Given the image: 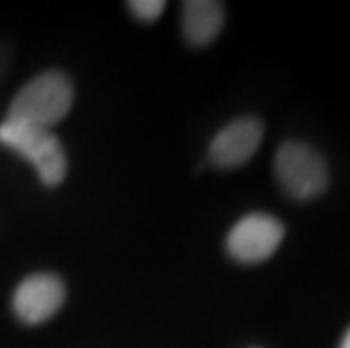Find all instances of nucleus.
Masks as SVG:
<instances>
[{
	"label": "nucleus",
	"mask_w": 350,
	"mask_h": 348,
	"mask_svg": "<svg viewBox=\"0 0 350 348\" xmlns=\"http://www.w3.org/2000/svg\"><path fill=\"white\" fill-rule=\"evenodd\" d=\"M278 186L296 202L321 197L330 186V168L323 154L303 140H285L273 159Z\"/></svg>",
	"instance_id": "obj_3"
},
{
	"label": "nucleus",
	"mask_w": 350,
	"mask_h": 348,
	"mask_svg": "<svg viewBox=\"0 0 350 348\" xmlns=\"http://www.w3.org/2000/svg\"><path fill=\"white\" fill-rule=\"evenodd\" d=\"M265 136V124L253 116L235 118L224 129H219L208 147V161L219 170H233L244 165L258 152Z\"/></svg>",
	"instance_id": "obj_5"
},
{
	"label": "nucleus",
	"mask_w": 350,
	"mask_h": 348,
	"mask_svg": "<svg viewBox=\"0 0 350 348\" xmlns=\"http://www.w3.org/2000/svg\"><path fill=\"white\" fill-rule=\"evenodd\" d=\"M126 7L143 23H154L165 12V3L163 0H131V3H126Z\"/></svg>",
	"instance_id": "obj_8"
},
{
	"label": "nucleus",
	"mask_w": 350,
	"mask_h": 348,
	"mask_svg": "<svg viewBox=\"0 0 350 348\" xmlns=\"http://www.w3.org/2000/svg\"><path fill=\"white\" fill-rule=\"evenodd\" d=\"M224 5L213 0H188L183 3V36L190 46L206 48L217 39L224 27Z\"/></svg>",
	"instance_id": "obj_7"
},
{
	"label": "nucleus",
	"mask_w": 350,
	"mask_h": 348,
	"mask_svg": "<svg viewBox=\"0 0 350 348\" xmlns=\"http://www.w3.org/2000/svg\"><path fill=\"white\" fill-rule=\"evenodd\" d=\"M72 100H75V88L70 77L62 70H46L29 79L14 95L7 118L41 129H52L70 113Z\"/></svg>",
	"instance_id": "obj_1"
},
{
	"label": "nucleus",
	"mask_w": 350,
	"mask_h": 348,
	"mask_svg": "<svg viewBox=\"0 0 350 348\" xmlns=\"http://www.w3.org/2000/svg\"><path fill=\"white\" fill-rule=\"evenodd\" d=\"M339 348H350V328H348V330L344 332V339H341Z\"/></svg>",
	"instance_id": "obj_9"
},
{
	"label": "nucleus",
	"mask_w": 350,
	"mask_h": 348,
	"mask_svg": "<svg viewBox=\"0 0 350 348\" xmlns=\"http://www.w3.org/2000/svg\"><path fill=\"white\" fill-rule=\"evenodd\" d=\"M66 301V285L55 273L27 276L14 292V312L23 323L36 325L52 319Z\"/></svg>",
	"instance_id": "obj_6"
},
{
	"label": "nucleus",
	"mask_w": 350,
	"mask_h": 348,
	"mask_svg": "<svg viewBox=\"0 0 350 348\" xmlns=\"http://www.w3.org/2000/svg\"><path fill=\"white\" fill-rule=\"evenodd\" d=\"M0 145L23 157L36 170L43 186L55 188L66 179L68 159L62 140L52 134V129L5 118V122L0 124Z\"/></svg>",
	"instance_id": "obj_2"
},
{
	"label": "nucleus",
	"mask_w": 350,
	"mask_h": 348,
	"mask_svg": "<svg viewBox=\"0 0 350 348\" xmlns=\"http://www.w3.org/2000/svg\"><path fill=\"white\" fill-rule=\"evenodd\" d=\"M285 224L267 213H249L237 219L226 235V251L240 265H260L278 251Z\"/></svg>",
	"instance_id": "obj_4"
}]
</instances>
